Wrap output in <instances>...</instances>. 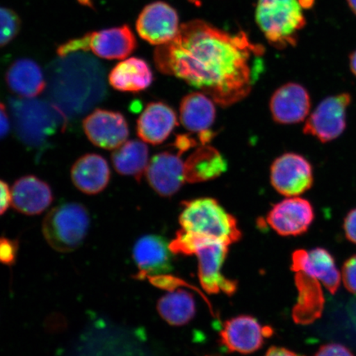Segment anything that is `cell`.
Here are the masks:
<instances>
[{"label":"cell","mask_w":356,"mask_h":356,"mask_svg":"<svg viewBox=\"0 0 356 356\" xmlns=\"http://www.w3.org/2000/svg\"><path fill=\"white\" fill-rule=\"evenodd\" d=\"M348 6L355 15H356V0H347Z\"/></svg>","instance_id":"cell-40"},{"label":"cell","mask_w":356,"mask_h":356,"mask_svg":"<svg viewBox=\"0 0 356 356\" xmlns=\"http://www.w3.org/2000/svg\"><path fill=\"white\" fill-rule=\"evenodd\" d=\"M341 279L347 291L356 295V255L350 257L342 267Z\"/></svg>","instance_id":"cell-31"},{"label":"cell","mask_w":356,"mask_h":356,"mask_svg":"<svg viewBox=\"0 0 356 356\" xmlns=\"http://www.w3.org/2000/svg\"><path fill=\"white\" fill-rule=\"evenodd\" d=\"M173 254L167 240L161 236L149 234L140 238L133 248V259L139 270L135 278L145 280L170 273Z\"/></svg>","instance_id":"cell-14"},{"label":"cell","mask_w":356,"mask_h":356,"mask_svg":"<svg viewBox=\"0 0 356 356\" xmlns=\"http://www.w3.org/2000/svg\"><path fill=\"white\" fill-rule=\"evenodd\" d=\"M291 269L296 273H302L318 280L332 293L340 287L341 273L326 249L316 248L309 251H296L292 255Z\"/></svg>","instance_id":"cell-15"},{"label":"cell","mask_w":356,"mask_h":356,"mask_svg":"<svg viewBox=\"0 0 356 356\" xmlns=\"http://www.w3.org/2000/svg\"><path fill=\"white\" fill-rule=\"evenodd\" d=\"M19 242L17 239L0 237V264L12 266L16 264L19 255Z\"/></svg>","instance_id":"cell-30"},{"label":"cell","mask_w":356,"mask_h":356,"mask_svg":"<svg viewBox=\"0 0 356 356\" xmlns=\"http://www.w3.org/2000/svg\"><path fill=\"white\" fill-rule=\"evenodd\" d=\"M350 69L356 77V50L350 55Z\"/></svg>","instance_id":"cell-38"},{"label":"cell","mask_w":356,"mask_h":356,"mask_svg":"<svg viewBox=\"0 0 356 356\" xmlns=\"http://www.w3.org/2000/svg\"><path fill=\"white\" fill-rule=\"evenodd\" d=\"M226 160L211 145H202L184 162L186 182L198 184L216 179L227 170Z\"/></svg>","instance_id":"cell-23"},{"label":"cell","mask_w":356,"mask_h":356,"mask_svg":"<svg viewBox=\"0 0 356 356\" xmlns=\"http://www.w3.org/2000/svg\"><path fill=\"white\" fill-rule=\"evenodd\" d=\"M311 99L301 84L288 83L273 93L270 102L271 115L275 122L292 124L305 121L309 117Z\"/></svg>","instance_id":"cell-16"},{"label":"cell","mask_w":356,"mask_h":356,"mask_svg":"<svg viewBox=\"0 0 356 356\" xmlns=\"http://www.w3.org/2000/svg\"><path fill=\"white\" fill-rule=\"evenodd\" d=\"M314 210L308 200L287 197L271 208L266 221L280 236H298L308 231L314 220Z\"/></svg>","instance_id":"cell-13"},{"label":"cell","mask_w":356,"mask_h":356,"mask_svg":"<svg viewBox=\"0 0 356 356\" xmlns=\"http://www.w3.org/2000/svg\"><path fill=\"white\" fill-rule=\"evenodd\" d=\"M190 1L195 3L197 6H199V0H190Z\"/></svg>","instance_id":"cell-41"},{"label":"cell","mask_w":356,"mask_h":356,"mask_svg":"<svg viewBox=\"0 0 356 356\" xmlns=\"http://www.w3.org/2000/svg\"><path fill=\"white\" fill-rule=\"evenodd\" d=\"M83 129L92 145L108 150L119 148L130 135L126 118L119 111L108 109L97 108L88 115Z\"/></svg>","instance_id":"cell-10"},{"label":"cell","mask_w":356,"mask_h":356,"mask_svg":"<svg viewBox=\"0 0 356 356\" xmlns=\"http://www.w3.org/2000/svg\"><path fill=\"white\" fill-rule=\"evenodd\" d=\"M8 89L21 99H33L46 88L43 71L37 62L22 58L8 67L6 75Z\"/></svg>","instance_id":"cell-21"},{"label":"cell","mask_w":356,"mask_h":356,"mask_svg":"<svg viewBox=\"0 0 356 356\" xmlns=\"http://www.w3.org/2000/svg\"><path fill=\"white\" fill-rule=\"evenodd\" d=\"M111 159L120 175L135 177L139 181L149 165L148 146L142 140H128L114 149Z\"/></svg>","instance_id":"cell-26"},{"label":"cell","mask_w":356,"mask_h":356,"mask_svg":"<svg viewBox=\"0 0 356 356\" xmlns=\"http://www.w3.org/2000/svg\"><path fill=\"white\" fill-rule=\"evenodd\" d=\"M137 42L130 26L122 25L93 31L82 37L70 39L56 49L57 55L65 57L74 53L92 51L101 59L124 60L135 51Z\"/></svg>","instance_id":"cell-7"},{"label":"cell","mask_w":356,"mask_h":356,"mask_svg":"<svg viewBox=\"0 0 356 356\" xmlns=\"http://www.w3.org/2000/svg\"><path fill=\"white\" fill-rule=\"evenodd\" d=\"M147 279L149 280V282L152 284L153 286L159 289H165V291H175L176 289L185 286L193 289V291L198 292L199 295L202 296L203 299L207 302V305L210 307L212 314H213L212 306L207 300V298L204 297L203 293L200 291L199 289L197 291V287L191 286L189 283H186L185 280L172 277V275L168 274L154 275V277H149Z\"/></svg>","instance_id":"cell-29"},{"label":"cell","mask_w":356,"mask_h":356,"mask_svg":"<svg viewBox=\"0 0 356 356\" xmlns=\"http://www.w3.org/2000/svg\"><path fill=\"white\" fill-rule=\"evenodd\" d=\"M179 29L177 11L162 1L145 6L136 21V31L140 37L158 47L172 42Z\"/></svg>","instance_id":"cell-11"},{"label":"cell","mask_w":356,"mask_h":356,"mask_svg":"<svg viewBox=\"0 0 356 356\" xmlns=\"http://www.w3.org/2000/svg\"><path fill=\"white\" fill-rule=\"evenodd\" d=\"M264 49L246 33L230 34L202 20L180 26L172 42L154 51L163 74L184 80L222 106L237 104L251 92L264 70Z\"/></svg>","instance_id":"cell-1"},{"label":"cell","mask_w":356,"mask_h":356,"mask_svg":"<svg viewBox=\"0 0 356 356\" xmlns=\"http://www.w3.org/2000/svg\"><path fill=\"white\" fill-rule=\"evenodd\" d=\"M71 180L75 188L87 195L104 191L111 180V169L104 157L97 154H86L71 168Z\"/></svg>","instance_id":"cell-20"},{"label":"cell","mask_w":356,"mask_h":356,"mask_svg":"<svg viewBox=\"0 0 356 356\" xmlns=\"http://www.w3.org/2000/svg\"><path fill=\"white\" fill-rule=\"evenodd\" d=\"M10 120L6 105L0 102V140L6 138L10 131Z\"/></svg>","instance_id":"cell-35"},{"label":"cell","mask_w":356,"mask_h":356,"mask_svg":"<svg viewBox=\"0 0 356 356\" xmlns=\"http://www.w3.org/2000/svg\"><path fill=\"white\" fill-rule=\"evenodd\" d=\"M273 329L262 326L254 317L237 316L227 320L220 332V342L231 353L252 354L261 348Z\"/></svg>","instance_id":"cell-12"},{"label":"cell","mask_w":356,"mask_h":356,"mask_svg":"<svg viewBox=\"0 0 356 356\" xmlns=\"http://www.w3.org/2000/svg\"><path fill=\"white\" fill-rule=\"evenodd\" d=\"M264 356H302L284 347L273 346L267 350Z\"/></svg>","instance_id":"cell-37"},{"label":"cell","mask_w":356,"mask_h":356,"mask_svg":"<svg viewBox=\"0 0 356 356\" xmlns=\"http://www.w3.org/2000/svg\"><path fill=\"white\" fill-rule=\"evenodd\" d=\"M154 80L150 66L138 57L120 62L108 75L110 86L122 92H139L145 90Z\"/></svg>","instance_id":"cell-22"},{"label":"cell","mask_w":356,"mask_h":356,"mask_svg":"<svg viewBox=\"0 0 356 356\" xmlns=\"http://www.w3.org/2000/svg\"><path fill=\"white\" fill-rule=\"evenodd\" d=\"M20 17L10 8L0 7V48L6 47L19 34Z\"/></svg>","instance_id":"cell-28"},{"label":"cell","mask_w":356,"mask_h":356,"mask_svg":"<svg viewBox=\"0 0 356 356\" xmlns=\"http://www.w3.org/2000/svg\"><path fill=\"white\" fill-rule=\"evenodd\" d=\"M157 310L167 323L181 327L194 318L197 306L193 293L184 289H176L160 298Z\"/></svg>","instance_id":"cell-27"},{"label":"cell","mask_w":356,"mask_h":356,"mask_svg":"<svg viewBox=\"0 0 356 356\" xmlns=\"http://www.w3.org/2000/svg\"><path fill=\"white\" fill-rule=\"evenodd\" d=\"M177 126L175 111L161 102H150L136 122L138 136L146 144L157 145L165 141Z\"/></svg>","instance_id":"cell-19"},{"label":"cell","mask_w":356,"mask_h":356,"mask_svg":"<svg viewBox=\"0 0 356 356\" xmlns=\"http://www.w3.org/2000/svg\"><path fill=\"white\" fill-rule=\"evenodd\" d=\"M315 356H355L351 351L343 345L329 343L320 347Z\"/></svg>","instance_id":"cell-32"},{"label":"cell","mask_w":356,"mask_h":356,"mask_svg":"<svg viewBox=\"0 0 356 356\" xmlns=\"http://www.w3.org/2000/svg\"><path fill=\"white\" fill-rule=\"evenodd\" d=\"M77 1L80 6L92 8V10L95 8V4H93L92 0H77Z\"/></svg>","instance_id":"cell-39"},{"label":"cell","mask_w":356,"mask_h":356,"mask_svg":"<svg viewBox=\"0 0 356 356\" xmlns=\"http://www.w3.org/2000/svg\"><path fill=\"white\" fill-rule=\"evenodd\" d=\"M296 282L299 297L293 310V318L296 323H312L323 314V289L318 280L302 273H296Z\"/></svg>","instance_id":"cell-24"},{"label":"cell","mask_w":356,"mask_h":356,"mask_svg":"<svg viewBox=\"0 0 356 356\" xmlns=\"http://www.w3.org/2000/svg\"><path fill=\"white\" fill-rule=\"evenodd\" d=\"M169 246L175 254L197 257L198 277L204 291L231 296L237 291V282L225 277L221 273L229 245L181 229Z\"/></svg>","instance_id":"cell-2"},{"label":"cell","mask_w":356,"mask_h":356,"mask_svg":"<svg viewBox=\"0 0 356 356\" xmlns=\"http://www.w3.org/2000/svg\"><path fill=\"white\" fill-rule=\"evenodd\" d=\"M314 169L304 156L286 153L270 167V182L275 191L286 197H300L314 184Z\"/></svg>","instance_id":"cell-9"},{"label":"cell","mask_w":356,"mask_h":356,"mask_svg":"<svg viewBox=\"0 0 356 356\" xmlns=\"http://www.w3.org/2000/svg\"><path fill=\"white\" fill-rule=\"evenodd\" d=\"M351 101L353 97L348 92L326 97L306 120L302 131L323 144L337 139L346 130Z\"/></svg>","instance_id":"cell-8"},{"label":"cell","mask_w":356,"mask_h":356,"mask_svg":"<svg viewBox=\"0 0 356 356\" xmlns=\"http://www.w3.org/2000/svg\"><path fill=\"white\" fill-rule=\"evenodd\" d=\"M10 105L17 136L26 145L38 148L65 131L66 117L57 106L33 99H12Z\"/></svg>","instance_id":"cell-3"},{"label":"cell","mask_w":356,"mask_h":356,"mask_svg":"<svg viewBox=\"0 0 356 356\" xmlns=\"http://www.w3.org/2000/svg\"><path fill=\"white\" fill-rule=\"evenodd\" d=\"M180 121L186 130L202 134L209 131L215 122V102L202 92H191L182 99Z\"/></svg>","instance_id":"cell-25"},{"label":"cell","mask_w":356,"mask_h":356,"mask_svg":"<svg viewBox=\"0 0 356 356\" xmlns=\"http://www.w3.org/2000/svg\"><path fill=\"white\" fill-rule=\"evenodd\" d=\"M179 222L181 230L186 233L219 240L229 246L242 238L236 218L213 198H198L182 203Z\"/></svg>","instance_id":"cell-4"},{"label":"cell","mask_w":356,"mask_h":356,"mask_svg":"<svg viewBox=\"0 0 356 356\" xmlns=\"http://www.w3.org/2000/svg\"><path fill=\"white\" fill-rule=\"evenodd\" d=\"M89 228L88 209L76 202L61 204L51 209L42 222L44 239L56 251L63 253L74 252L81 246Z\"/></svg>","instance_id":"cell-6"},{"label":"cell","mask_w":356,"mask_h":356,"mask_svg":"<svg viewBox=\"0 0 356 356\" xmlns=\"http://www.w3.org/2000/svg\"><path fill=\"white\" fill-rule=\"evenodd\" d=\"M12 206L26 216H37L47 211L54 200L51 186L37 176L19 178L11 189Z\"/></svg>","instance_id":"cell-18"},{"label":"cell","mask_w":356,"mask_h":356,"mask_svg":"<svg viewBox=\"0 0 356 356\" xmlns=\"http://www.w3.org/2000/svg\"><path fill=\"white\" fill-rule=\"evenodd\" d=\"M300 0H258L256 20L273 47H295L306 19Z\"/></svg>","instance_id":"cell-5"},{"label":"cell","mask_w":356,"mask_h":356,"mask_svg":"<svg viewBox=\"0 0 356 356\" xmlns=\"http://www.w3.org/2000/svg\"><path fill=\"white\" fill-rule=\"evenodd\" d=\"M179 153L162 152L149 160L145 175L149 186L163 197L176 194L186 182L184 162Z\"/></svg>","instance_id":"cell-17"},{"label":"cell","mask_w":356,"mask_h":356,"mask_svg":"<svg viewBox=\"0 0 356 356\" xmlns=\"http://www.w3.org/2000/svg\"><path fill=\"white\" fill-rule=\"evenodd\" d=\"M12 204V195L10 186L0 179V216L8 211Z\"/></svg>","instance_id":"cell-34"},{"label":"cell","mask_w":356,"mask_h":356,"mask_svg":"<svg viewBox=\"0 0 356 356\" xmlns=\"http://www.w3.org/2000/svg\"><path fill=\"white\" fill-rule=\"evenodd\" d=\"M195 145L194 140L191 139L188 136H179L177 138L175 146L177 149L178 152L181 154L186 151H188Z\"/></svg>","instance_id":"cell-36"},{"label":"cell","mask_w":356,"mask_h":356,"mask_svg":"<svg viewBox=\"0 0 356 356\" xmlns=\"http://www.w3.org/2000/svg\"><path fill=\"white\" fill-rule=\"evenodd\" d=\"M343 229L346 238L356 244V208L347 213L343 222Z\"/></svg>","instance_id":"cell-33"}]
</instances>
